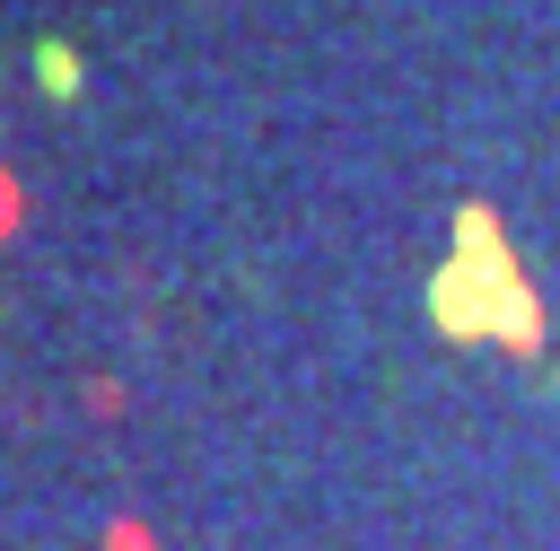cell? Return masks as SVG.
<instances>
[{
    "mask_svg": "<svg viewBox=\"0 0 560 551\" xmlns=\"http://www.w3.org/2000/svg\"><path fill=\"white\" fill-rule=\"evenodd\" d=\"M70 79H79V70H70V52H61V44H44V87H70Z\"/></svg>",
    "mask_w": 560,
    "mask_h": 551,
    "instance_id": "6da1fadb",
    "label": "cell"
}]
</instances>
